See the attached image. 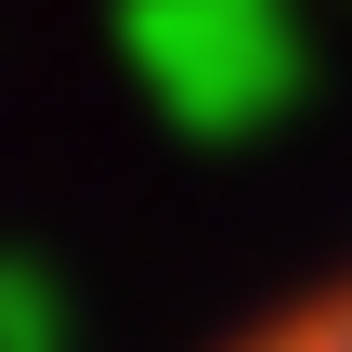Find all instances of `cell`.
Masks as SVG:
<instances>
[{"label": "cell", "mask_w": 352, "mask_h": 352, "mask_svg": "<svg viewBox=\"0 0 352 352\" xmlns=\"http://www.w3.org/2000/svg\"><path fill=\"white\" fill-rule=\"evenodd\" d=\"M222 352H352V261H340V274H314V287H287L274 314H248Z\"/></svg>", "instance_id": "6da1fadb"}]
</instances>
